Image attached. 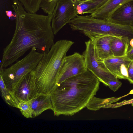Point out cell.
Segmentation results:
<instances>
[{
    "label": "cell",
    "mask_w": 133,
    "mask_h": 133,
    "mask_svg": "<svg viewBox=\"0 0 133 133\" xmlns=\"http://www.w3.org/2000/svg\"><path fill=\"white\" fill-rule=\"evenodd\" d=\"M133 103V99L129 100H124L120 102H117L114 104H110L106 105L102 108H116L122 106Z\"/></svg>",
    "instance_id": "obj_21"
},
{
    "label": "cell",
    "mask_w": 133,
    "mask_h": 133,
    "mask_svg": "<svg viewBox=\"0 0 133 133\" xmlns=\"http://www.w3.org/2000/svg\"><path fill=\"white\" fill-rule=\"evenodd\" d=\"M132 1L133 0H108L101 7L90 15L96 19L107 20L120 6Z\"/></svg>",
    "instance_id": "obj_13"
},
{
    "label": "cell",
    "mask_w": 133,
    "mask_h": 133,
    "mask_svg": "<svg viewBox=\"0 0 133 133\" xmlns=\"http://www.w3.org/2000/svg\"><path fill=\"white\" fill-rule=\"evenodd\" d=\"M108 0H76L74 4L77 14H92Z\"/></svg>",
    "instance_id": "obj_14"
},
{
    "label": "cell",
    "mask_w": 133,
    "mask_h": 133,
    "mask_svg": "<svg viewBox=\"0 0 133 133\" xmlns=\"http://www.w3.org/2000/svg\"><path fill=\"white\" fill-rule=\"evenodd\" d=\"M43 54L33 48L22 59L6 68H0V75L6 88L11 93L14 94L27 73L34 70Z\"/></svg>",
    "instance_id": "obj_4"
},
{
    "label": "cell",
    "mask_w": 133,
    "mask_h": 133,
    "mask_svg": "<svg viewBox=\"0 0 133 133\" xmlns=\"http://www.w3.org/2000/svg\"><path fill=\"white\" fill-rule=\"evenodd\" d=\"M57 1V0L51 2L49 1L48 0H42L40 8L44 12L48 15L52 14Z\"/></svg>",
    "instance_id": "obj_19"
},
{
    "label": "cell",
    "mask_w": 133,
    "mask_h": 133,
    "mask_svg": "<svg viewBox=\"0 0 133 133\" xmlns=\"http://www.w3.org/2000/svg\"><path fill=\"white\" fill-rule=\"evenodd\" d=\"M122 96L119 97H113L107 98H100L94 96L90 99L86 105V107L89 110L96 111L99 110L105 105L113 103L119 100Z\"/></svg>",
    "instance_id": "obj_16"
},
{
    "label": "cell",
    "mask_w": 133,
    "mask_h": 133,
    "mask_svg": "<svg viewBox=\"0 0 133 133\" xmlns=\"http://www.w3.org/2000/svg\"><path fill=\"white\" fill-rule=\"evenodd\" d=\"M74 43L69 40H58L43 54L34 70L38 94H50L55 88L67 52Z\"/></svg>",
    "instance_id": "obj_3"
},
{
    "label": "cell",
    "mask_w": 133,
    "mask_h": 133,
    "mask_svg": "<svg viewBox=\"0 0 133 133\" xmlns=\"http://www.w3.org/2000/svg\"><path fill=\"white\" fill-rule=\"evenodd\" d=\"M133 106V103L131 104Z\"/></svg>",
    "instance_id": "obj_27"
},
{
    "label": "cell",
    "mask_w": 133,
    "mask_h": 133,
    "mask_svg": "<svg viewBox=\"0 0 133 133\" xmlns=\"http://www.w3.org/2000/svg\"><path fill=\"white\" fill-rule=\"evenodd\" d=\"M125 56L131 61L133 60V48L128 49Z\"/></svg>",
    "instance_id": "obj_23"
},
{
    "label": "cell",
    "mask_w": 133,
    "mask_h": 133,
    "mask_svg": "<svg viewBox=\"0 0 133 133\" xmlns=\"http://www.w3.org/2000/svg\"><path fill=\"white\" fill-rule=\"evenodd\" d=\"M85 49L83 53L87 69L92 72L101 82L111 90L118 86L119 81L108 69L103 60L98 56L93 41L85 42Z\"/></svg>",
    "instance_id": "obj_5"
},
{
    "label": "cell",
    "mask_w": 133,
    "mask_h": 133,
    "mask_svg": "<svg viewBox=\"0 0 133 133\" xmlns=\"http://www.w3.org/2000/svg\"><path fill=\"white\" fill-rule=\"evenodd\" d=\"M24 9L30 12L38 10L42 0H19Z\"/></svg>",
    "instance_id": "obj_18"
},
{
    "label": "cell",
    "mask_w": 133,
    "mask_h": 133,
    "mask_svg": "<svg viewBox=\"0 0 133 133\" xmlns=\"http://www.w3.org/2000/svg\"><path fill=\"white\" fill-rule=\"evenodd\" d=\"M133 48V38L131 39L129 41V45L128 49Z\"/></svg>",
    "instance_id": "obj_25"
},
{
    "label": "cell",
    "mask_w": 133,
    "mask_h": 133,
    "mask_svg": "<svg viewBox=\"0 0 133 133\" xmlns=\"http://www.w3.org/2000/svg\"><path fill=\"white\" fill-rule=\"evenodd\" d=\"M5 13L7 16L9 17H16V15L14 14L12 11L11 10L6 11H5Z\"/></svg>",
    "instance_id": "obj_24"
},
{
    "label": "cell",
    "mask_w": 133,
    "mask_h": 133,
    "mask_svg": "<svg viewBox=\"0 0 133 133\" xmlns=\"http://www.w3.org/2000/svg\"><path fill=\"white\" fill-rule=\"evenodd\" d=\"M106 20L114 23L133 28V1L121 5Z\"/></svg>",
    "instance_id": "obj_10"
},
{
    "label": "cell",
    "mask_w": 133,
    "mask_h": 133,
    "mask_svg": "<svg viewBox=\"0 0 133 133\" xmlns=\"http://www.w3.org/2000/svg\"><path fill=\"white\" fill-rule=\"evenodd\" d=\"M0 88L2 97L5 101L10 106L17 108L19 102L14 94L11 93L6 88L2 76L0 75Z\"/></svg>",
    "instance_id": "obj_17"
},
{
    "label": "cell",
    "mask_w": 133,
    "mask_h": 133,
    "mask_svg": "<svg viewBox=\"0 0 133 133\" xmlns=\"http://www.w3.org/2000/svg\"><path fill=\"white\" fill-rule=\"evenodd\" d=\"M131 61L125 56H112L105 59L103 62L109 71L118 79L128 80V69Z\"/></svg>",
    "instance_id": "obj_9"
},
{
    "label": "cell",
    "mask_w": 133,
    "mask_h": 133,
    "mask_svg": "<svg viewBox=\"0 0 133 133\" xmlns=\"http://www.w3.org/2000/svg\"><path fill=\"white\" fill-rule=\"evenodd\" d=\"M21 114L24 117L28 118H33L32 110L28 101H20L17 106Z\"/></svg>",
    "instance_id": "obj_20"
},
{
    "label": "cell",
    "mask_w": 133,
    "mask_h": 133,
    "mask_svg": "<svg viewBox=\"0 0 133 133\" xmlns=\"http://www.w3.org/2000/svg\"><path fill=\"white\" fill-rule=\"evenodd\" d=\"M74 0V1H75L76 0Z\"/></svg>",
    "instance_id": "obj_28"
},
{
    "label": "cell",
    "mask_w": 133,
    "mask_h": 133,
    "mask_svg": "<svg viewBox=\"0 0 133 133\" xmlns=\"http://www.w3.org/2000/svg\"><path fill=\"white\" fill-rule=\"evenodd\" d=\"M116 37L110 35L103 36L92 41L97 53L102 60L113 56L111 48V42Z\"/></svg>",
    "instance_id": "obj_12"
},
{
    "label": "cell",
    "mask_w": 133,
    "mask_h": 133,
    "mask_svg": "<svg viewBox=\"0 0 133 133\" xmlns=\"http://www.w3.org/2000/svg\"><path fill=\"white\" fill-rule=\"evenodd\" d=\"M16 15L15 28L12 38L3 50L0 68L14 63L30 49L43 54L54 43L51 22L53 14L48 15L27 11L19 0H12Z\"/></svg>",
    "instance_id": "obj_1"
},
{
    "label": "cell",
    "mask_w": 133,
    "mask_h": 133,
    "mask_svg": "<svg viewBox=\"0 0 133 133\" xmlns=\"http://www.w3.org/2000/svg\"><path fill=\"white\" fill-rule=\"evenodd\" d=\"M28 102L32 110L33 118L46 110L53 109L50 94H38L35 97Z\"/></svg>",
    "instance_id": "obj_11"
},
{
    "label": "cell",
    "mask_w": 133,
    "mask_h": 133,
    "mask_svg": "<svg viewBox=\"0 0 133 133\" xmlns=\"http://www.w3.org/2000/svg\"><path fill=\"white\" fill-rule=\"evenodd\" d=\"M100 82L87 69L58 84L50 94L54 115L71 116L86 107L99 90Z\"/></svg>",
    "instance_id": "obj_2"
},
{
    "label": "cell",
    "mask_w": 133,
    "mask_h": 133,
    "mask_svg": "<svg viewBox=\"0 0 133 133\" xmlns=\"http://www.w3.org/2000/svg\"><path fill=\"white\" fill-rule=\"evenodd\" d=\"M77 14L74 0H57L51 21L54 34L56 35Z\"/></svg>",
    "instance_id": "obj_6"
},
{
    "label": "cell",
    "mask_w": 133,
    "mask_h": 133,
    "mask_svg": "<svg viewBox=\"0 0 133 133\" xmlns=\"http://www.w3.org/2000/svg\"><path fill=\"white\" fill-rule=\"evenodd\" d=\"M128 78L130 83H133V60L129 64L128 69Z\"/></svg>",
    "instance_id": "obj_22"
},
{
    "label": "cell",
    "mask_w": 133,
    "mask_h": 133,
    "mask_svg": "<svg viewBox=\"0 0 133 133\" xmlns=\"http://www.w3.org/2000/svg\"><path fill=\"white\" fill-rule=\"evenodd\" d=\"M133 94V89L132 90H131L130 91V92L128 94H127V95H125V96H127V95H128L132 94Z\"/></svg>",
    "instance_id": "obj_26"
},
{
    "label": "cell",
    "mask_w": 133,
    "mask_h": 133,
    "mask_svg": "<svg viewBox=\"0 0 133 133\" xmlns=\"http://www.w3.org/2000/svg\"><path fill=\"white\" fill-rule=\"evenodd\" d=\"M128 39L115 37L112 41L111 48L114 56H125L129 45Z\"/></svg>",
    "instance_id": "obj_15"
},
{
    "label": "cell",
    "mask_w": 133,
    "mask_h": 133,
    "mask_svg": "<svg viewBox=\"0 0 133 133\" xmlns=\"http://www.w3.org/2000/svg\"><path fill=\"white\" fill-rule=\"evenodd\" d=\"M38 94L34 71L25 76L14 94L19 102L28 101L35 97Z\"/></svg>",
    "instance_id": "obj_8"
},
{
    "label": "cell",
    "mask_w": 133,
    "mask_h": 133,
    "mask_svg": "<svg viewBox=\"0 0 133 133\" xmlns=\"http://www.w3.org/2000/svg\"><path fill=\"white\" fill-rule=\"evenodd\" d=\"M87 70L83 55L75 52L66 56L59 73L57 85L69 78L83 73Z\"/></svg>",
    "instance_id": "obj_7"
}]
</instances>
